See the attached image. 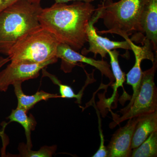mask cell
<instances>
[{
    "label": "cell",
    "mask_w": 157,
    "mask_h": 157,
    "mask_svg": "<svg viewBox=\"0 0 157 157\" xmlns=\"http://www.w3.org/2000/svg\"><path fill=\"white\" fill-rule=\"evenodd\" d=\"M95 10L91 3H55L42 9L39 21L41 26L51 33L59 43L78 51L87 42L86 29Z\"/></svg>",
    "instance_id": "1"
},
{
    "label": "cell",
    "mask_w": 157,
    "mask_h": 157,
    "mask_svg": "<svg viewBox=\"0 0 157 157\" xmlns=\"http://www.w3.org/2000/svg\"><path fill=\"white\" fill-rule=\"evenodd\" d=\"M149 0H103L96 12L103 20L105 30L99 34H116L125 40L143 44L140 22L144 10Z\"/></svg>",
    "instance_id": "2"
},
{
    "label": "cell",
    "mask_w": 157,
    "mask_h": 157,
    "mask_svg": "<svg viewBox=\"0 0 157 157\" xmlns=\"http://www.w3.org/2000/svg\"><path fill=\"white\" fill-rule=\"evenodd\" d=\"M40 4L19 0L0 12V53L8 55L11 48L40 25Z\"/></svg>",
    "instance_id": "3"
},
{
    "label": "cell",
    "mask_w": 157,
    "mask_h": 157,
    "mask_svg": "<svg viewBox=\"0 0 157 157\" xmlns=\"http://www.w3.org/2000/svg\"><path fill=\"white\" fill-rule=\"evenodd\" d=\"M59 42L41 25L20 39L8 54L11 61L41 63L56 57Z\"/></svg>",
    "instance_id": "4"
},
{
    "label": "cell",
    "mask_w": 157,
    "mask_h": 157,
    "mask_svg": "<svg viewBox=\"0 0 157 157\" xmlns=\"http://www.w3.org/2000/svg\"><path fill=\"white\" fill-rule=\"evenodd\" d=\"M157 67V58L150 69L144 71L139 93L130 107L120 117L114 119L110 128L132 118L151 113L157 110V89L155 84V73Z\"/></svg>",
    "instance_id": "5"
},
{
    "label": "cell",
    "mask_w": 157,
    "mask_h": 157,
    "mask_svg": "<svg viewBox=\"0 0 157 157\" xmlns=\"http://www.w3.org/2000/svg\"><path fill=\"white\" fill-rule=\"evenodd\" d=\"M58 58L41 63L11 61L6 69L0 72V91L6 92L11 85L36 78L40 72L48 65L55 63Z\"/></svg>",
    "instance_id": "6"
},
{
    "label": "cell",
    "mask_w": 157,
    "mask_h": 157,
    "mask_svg": "<svg viewBox=\"0 0 157 157\" xmlns=\"http://www.w3.org/2000/svg\"><path fill=\"white\" fill-rule=\"evenodd\" d=\"M56 57L61 59V70L65 73L72 72L73 68L78 63H83L94 67L109 78L110 84L114 82L110 65L107 61L97 60L91 58L87 57L73 49L69 45L63 43H59L57 48Z\"/></svg>",
    "instance_id": "7"
},
{
    "label": "cell",
    "mask_w": 157,
    "mask_h": 157,
    "mask_svg": "<svg viewBox=\"0 0 157 157\" xmlns=\"http://www.w3.org/2000/svg\"><path fill=\"white\" fill-rule=\"evenodd\" d=\"M99 19L98 14L95 11L86 29L87 42L89 43V47L88 49L83 48L81 51L82 54L86 56L92 52L94 53V58H96L98 55H100L103 59L106 58L109 51L118 48L131 50L130 39L121 42L113 41L107 37H103L98 35L94 25L98 22Z\"/></svg>",
    "instance_id": "8"
},
{
    "label": "cell",
    "mask_w": 157,
    "mask_h": 157,
    "mask_svg": "<svg viewBox=\"0 0 157 157\" xmlns=\"http://www.w3.org/2000/svg\"><path fill=\"white\" fill-rule=\"evenodd\" d=\"M130 43L131 50L133 52L135 55V63L133 67L126 76L127 84L132 86L133 93L130 102L128 106L121 109L120 111L121 113L128 109L132 105L140 90L143 73L141 68V62L143 60L148 59L153 63L157 58V56H155L153 53L151 43L148 40L145 39L144 40L142 46L136 45L131 40H130Z\"/></svg>",
    "instance_id": "9"
},
{
    "label": "cell",
    "mask_w": 157,
    "mask_h": 157,
    "mask_svg": "<svg viewBox=\"0 0 157 157\" xmlns=\"http://www.w3.org/2000/svg\"><path fill=\"white\" fill-rule=\"evenodd\" d=\"M137 117L128 120L124 126L114 133L107 147V157H130L132 152L131 145Z\"/></svg>",
    "instance_id": "10"
},
{
    "label": "cell",
    "mask_w": 157,
    "mask_h": 157,
    "mask_svg": "<svg viewBox=\"0 0 157 157\" xmlns=\"http://www.w3.org/2000/svg\"><path fill=\"white\" fill-rule=\"evenodd\" d=\"M141 34L144 40L151 43L153 51L157 52V0H149L141 16Z\"/></svg>",
    "instance_id": "11"
},
{
    "label": "cell",
    "mask_w": 157,
    "mask_h": 157,
    "mask_svg": "<svg viewBox=\"0 0 157 157\" xmlns=\"http://www.w3.org/2000/svg\"><path fill=\"white\" fill-rule=\"evenodd\" d=\"M157 131V110L137 117L131 145L132 149L140 146L151 133Z\"/></svg>",
    "instance_id": "12"
},
{
    "label": "cell",
    "mask_w": 157,
    "mask_h": 157,
    "mask_svg": "<svg viewBox=\"0 0 157 157\" xmlns=\"http://www.w3.org/2000/svg\"><path fill=\"white\" fill-rule=\"evenodd\" d=\"M21 85V82H16L13 85L14 94L17 98V108L24 109L27 112H28L40 101L60 98V95L56 94H50L43 90L39 91L32 95H27L23 91Z\"/></svg>",
    "instance_id": "13"
},
{
    "label": "cell",
    "mask_w": 157,
    "mask_h": 157,
    "mask_svg": "<svg viewBox=\"0 0 157 157\" xmlns=\"http://www.w3.org/2000/svg\"><path fill=\"white\" fill-rule=\"evenodd\" d=\"M27 113L24 109L17 107L16 109H12L11 114L7 118L10 121L5 125L4 127L5 128L8 124L12 122H15L21 125L25 132L27 141L26 144L29 148L32 149L33 145L31 139V132L36 129L37 122L33 116L32 114L28 116Z\"/></svg>",
    "instance_id": "14"
},
{
    "label": "cell",
    "mask_w": 157,
    "mask_h": 157,
    "mask_svg": "<svg viewBox=\"0 0 157 157\" xmlns=\"http://www.w3.org/2000/svg\"><path fill=\"white\" fill-rule=\"evenodd\" d=\"M107 54L110 58V66L114 78V82H113L112 84L113 89V94L112 97L107 100L108 104L110 105L117 95V90L119 87L122 88L124 91L123 95H127L128 94L125 91L123 86V83L126 80L125 73L123 72L119 63L118 56L120 55L119 52L116 50V49H113L108 51Z\"/></svg>",
    "instance_id": "15"
},
{
    "label": "cell",
    "mask_w": 157,
    "mask_h": 157,
    "mask_svg": "<svg viewBox=\"0 0 157 157\" xmlns=\"http://www.w3.org/2000/svg\"><path fill=\"white\" fill-rule=\"evenodd\" d=\"M157 156V131L148 137L137 148L132 149L131 157H156Z\"/></svg>",
    "instance_id": "16"
},
{
    "label": "cell",
    "mask_w": 157,
    "mask_h": 157,
    "mask_svg": "<svg viewBox=\"0 0 157 157\" xmlns=\"http://www.w3.org/2000/svg\"><path fill=\"white\" fill-rule=\"evenodd\" d=\"M42 77H48L54 84L58 86L61 98L68 99L75 98L76 99V102L78 104H81L83 90H82L78 94H76L71 86L63 84L56 76L46 71L45 68L42 69Z\"/></svg>",
    "instance_id": "17"
},
{
    "label": "cell",
    "mask_w": 157,
    "mask_h": 157,
    "mask_svg": "<svg viewBox=\"0 0 157 157\" xmlns=\"http://www.w3.org/2000/svg\"><path fill=\"white\" fill-rule=\"evenodd\" d=\"M57 146H44L38 151H33L29 148L26 144L21 143L19 144L18 150L19 154L16 157H51L55 154Z\"/></svg>",
    "instance_id": "18"
},
{
    "label": "cell",
    "mask_w": 157,
    "mask_h": 157,
    "mask_svg": "<svg viewBox=\"0 0 157 157\" xmlns=\"http://www.w3.org/2000/svg\"><path fill=\"white\" fill-rule=\"evenodd\" d=\"M97 109V113L98 116V126H99V135L100 137V144L99 149L92 156L93 157H107V147L104 144V135L103 131L101 129V119L100 118V114Z\"/></svg>",
    "instance_id": "19"
},
{
    "label": "cell",
    "mask_w": 157,
    "mask_h": 157,
    "mask_svg": "<svg viewBox=\"0 0 157 157\" xmlns=\"http://www.w3.org/2000/svg\"><path fill=\"white\" fill-rule=\"evenodd\" d=\"M19 0H0V12Z\"/></svg>",
    "instance_id": "20"
},
{
    "label": "cell",
    "mask_w": 157,
    "mask_h": 157,
    "mask_svg": "<svg viewBox=\"0 0 157 157\" xmlns=\"http://www.w3.org/2000/svg\"><path fill=\"white\" fill-rule=\"evenodd\" d=\"M55 1V3H67L71 1H74V2H84L85 3H91L92 2L94 1H97V0H54Z\"/></svg>",
    "instance_id": "21"
},
{
    "label": "cell",
    "mask_w": 157,
    "mask_h": 157,
    "mask_svg": "<svg viewBox=\"0 0 157 157\" xmlns=\"http://www.w3.org/2000/svg\"><path fill=\"white\" fill-rule=\"evenodd\" d=\"M9 61H11V59H10L9 57L7 58H4L0 56V68L2 67L4 65H5Z\"/></svg>",
    "instance_id": "22"
},
{
    "label": "cell",
    "mask_w": 157,
    "mask_h": 157,
    "mask_svg": "<svg viewBox=\"0 0 157 157\" xmlns=\"http://www.w3.org/2000/svg\"><path fill=\"white\" fill-rule=\"evenodd\" d=\"M28 1L31 2L40 4V2H41V0H28Z\"/></svg>",
    "instance_id": "23"
}]
</instances>
